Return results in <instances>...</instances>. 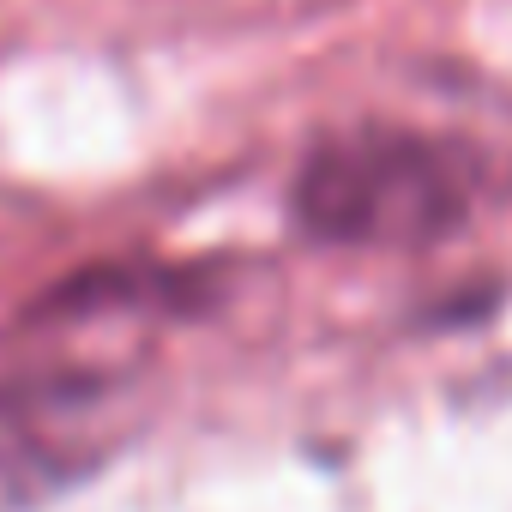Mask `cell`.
<instances>
[{"mask_svg": "<svg viewBox=\"0 0 512 512\" xmlns=\"http://www.w3.org/2000/svg\"><path fill=\"white\" fill-rule=\"evenodd\" d=\"M127 7L181 25V31H266V25H296L314 13H332L344 0H127Z\"/></svg>", "mask_w": 512, "mask_h": 512, "instance_id": "3", "label": "cell"}, {"mask_svg": "<svg viewBox=\"0 0 512 512\" xmlns=\"http://www.w3.org/2000/svg\"><path fill=\"white\" fill-rule=\"evenodd\" d=\"M482 169L464 145L410 133V127H362L326 139L296 175V217L308 235L338 247H386L416 253L446 241L476 205Z\"/></svg>", "mask_w": 512, "mask_h": 512, "instance_id": "2", "label": "cell"}, {"mask_svg": "<svg viewBox=\"0 0 512 512\" xmlns=\"http://www.w3.org/2000/svg\"><path fill=\"white\" fill-rule=\"evenodd\" d=\"M181 290L163 272L103 266L19 308L0 332V416L31 440H67L115 410L157 362Z\"/></svg>", "mask_w": 512, "mask_h": 512, "instance_id": "1", "label": "cell"}]
</instances>
